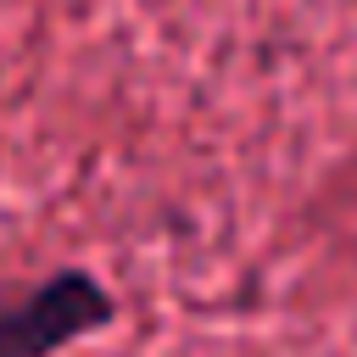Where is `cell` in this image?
<instances>
[{"instance_id": "1", "label": "cell", "mask_w": 357, "mask_h": 357, "mask_svg": "<svg viewBox=\"0 0 357 357\" xmlns=\"http://www.w3.org/2000/svg\"><path fill=\"white\" fill-rule=\"evenodd\" d=\"M106 318L112 296L89 273H56L22 307H0V357H50L67 340L100 329Z\"/></svg>"}]
</instances>
